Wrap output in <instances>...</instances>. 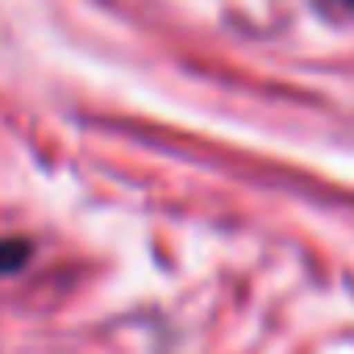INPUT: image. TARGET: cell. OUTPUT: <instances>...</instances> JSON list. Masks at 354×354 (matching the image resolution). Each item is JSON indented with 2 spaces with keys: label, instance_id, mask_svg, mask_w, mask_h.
<instances>
[{
  "label": "cell",
  "instance_id": "1",
  "mask_svg": "<svg viewBox=\"0 0 354 354\" xmlns=\"http://www.w3.org/2000/svg\"><path fill=\"white\" fill-rule=\"evenodd\" d=\"M26 242H0V271H17L26 263Z\"/></svg>",
  "mask_w": 354,
  "mask_h": 354
}]
</instances>
